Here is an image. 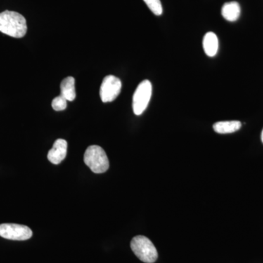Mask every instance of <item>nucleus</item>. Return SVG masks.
<instances>
[{
    "label": "nucleus",
    "mask_w": 263,
    "mask_h": 263,
    "mask_svg": "<svg viewBox=\"0 0 263 263\" xmlns=\"http://www.w3.org/2000/svg\"><path fill=\"white\" fill-rule=\"evenodd\" d=\"M202 46L208 57L216 56L219 48V41L215 33L209 32L205 34L202 41Z\"/></svg>",
    "instance_id": "obj_8"
},
{
    "label": "nucleus",
    "mask_w": 263,
    "mask_h": 263,
    "mask_svg": "<svg viewBox=\"0 0 263 263\" xmlns=\"http://www.w3.org/2000/svg\"><path fill=\"white\" fill-rule=\"evenodd\" d=\"M75 79L73 77L66 78L62 81L60 85L61 89V95L67 100V101H73L76 98Z\"/></svg>",
    "instance_id": "obj_11"
},
{
    "label": "nucleus",
    "mask_w": 263,
    "mask_h": 263,
    "mask_svg": "<svg viewBox=\"0 0 263 263\" xmlns=\"http://www.w3.org/2000/svg\"><path fill=\"white\" fill-rule=\"evenodd\" d=\"M241 123L239 121H224L218 122L213 125L214 130L219 134H230L239 130Z\"/></svg>",
    "instance_id": "obj_10"
},
{
    "label": "nucleus",
    "mask_w": 263,
    "mask_h": 263,
    "mask_svg": "<svg viewBox=\"0 0 263 263\" xmlns=\"http://www.w3.org/2000/svg\"><path fill=\"white\" fill-rule=\"evenodd\" d=\"M122 86V81L116 76L109 75L104 78L100 90L102 101L103 103L114 101L120 94Z\"/></svg>",
    "instance_id": "obj_6"
},
{
    "label": "nucleus",
    "mask_w": 263,
    "mask_h": 263,
    "mask_svg": "<svg viewBox=\"0 0 263 263\" xmlns=\"http://www.w3.org/2000/svg\"><path fill=\"white\" fill-rule=\"evenodd\" d=\"M152 95V85L148 80L142 81L138 85L133 98V112L137 116L141 115L148 107Z\"/></svg>",
    "instance_id": "obj_4"
},
{
    "label": "nucleus",
    "mask_w": 263,
    "mask_h": 263,
    "mask_svg": "<svg viewBox=\"0 0 263 263\" xmlns=\"http://www.w3.org/2000/svg\"><path fill=\"white\" fill-rule=\"evenodd\" d=\"M67 142L64 139H57L48 153V160L52 164H58L65 160L67 156Z\"/></svg>",
    "instance_id": "obj_7"
},
{
    "label": "nucleus",
    "mask_w": 263,
    "mask_h": 263,
    "mask_svg": "<svg viewBox=\"0 0 263 263\" xmlns=\"http://www.w3.org/2000/svg\"><path fill=\"white\" fill-rule=\"evenodd\" d=\"M0 32L15 38H22L27 32V21L15 11L5 10L0 13Z\"/></svg>",
    "instance_id": "obj_1"
},
{
    "label": "nucleus",
    "mask_w": 263,
    "mask_h": 263,
    "mask_svg": "<svg viewBox=\"0 0 263 263\" xmlns=\"http://www.w3.org/2000/svg\"><path fill=\"white\" fill-rule=\"evenodd\" d=\"M221 15L228 22H235L240 15V7L237 2H230L223 5Z\"/></svg>",
    "instance_id": "obj_9"
},
{
    "label": "nucleus",
    "mask_w": 263,
    "mask_h": 263,
    "mask_svg": "<svg viewBox=\"0 0 263 263\" xmlns=\"http://www.w3.org/2000/svg\"><path fill=\"white\" fill-rule=\"evenodd\" d=\"M148 7L151 11L156 15H160L162 13V6L160 0H143Z\"/></svg>",
    "instance_id": "obj_12"
},
{
    "label": "nucleus",
    "mask_w": 263,
    "mask_h": 263,
    "mask_svg": "<svg viewBox=\"0 0 263 263\" xmlns=\"http://www.w3.org/2000/svg\"><path fill=\"white\" fill-rule=\"evenodd\" d=\"M67 100L60 95V96L53 99L51 103L52 108L56 111H61V110H65L67 105Z\"/></svg>",
    "instance_id": "obj_13"
},
{
    "label": "nucleus",
    "mask_w": 263,
    "mask_h": 263,
    "mask_svg": "<svg viewBox=\"0 0 263 263\" xmlns=\"http://www.w3.org/2000/svg\"><path fill=\"white\" fill-rule=\"evenodd\" d=\"M130 247L133 253L142 262L153 263L158 258L157 249L146 236L137 235L131 240Z\"/></svg>",
    "instance_id": "obj_2"
},
{
    "label": "nucleus",
    "mask_w": 263,
    "mask_h": 263,
    "mask_svg": "<svg viewBox=\"0 0 263 263\" xmlns=\"http://www.w3.org/2000/svg\"><path fill=\"white\" fill-rule=\"evenodd\" d=\"M84 162L95 174H103L109 168V160L103 148L96 145L88 147Z\"/></svg>",
    "instance_id": "obj_3"
},
{
    "label": "nucleus",
    "mask_w": 263,
    "mask_h": 263,
    "mask_svg": "<svg viewBox=\"0 0 263 263\" xmlns=\"http://www.w3.org/2000/svg\"><path fill=\"white\" fill-rule=\"evenodd\" d=\"M0 236L8 240H26L32 238V231L22 224L5 223L0 224Z\"/></svg>",
    "instance_id": "obj_5"
},
{
    "label": "nucleus",
    "mask_w": 263,
    "mask_h": 263,
    "mask_svg": "<svg viewBox=\"0 0 263 263\" xmlns=\"http://www.w3.org/2000/svg\"><path fill=\"white\" fill-rule=\"evenodd\" d=\"M261 140H262V142L263 143V129L262 132V134H261Z\"/></svg>",
    "instance_id": "obj_14"
}]
</instances>
